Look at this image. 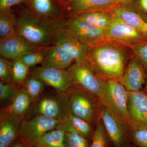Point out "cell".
<instances>
[{"instance_id":"1","label":"cell","mask_w":147,"mask_h":147,"mask_svg":"<svg viewBox=\"0 0 147 147\" xmlns=\"http://www.w3.org/2000/svg\"><path fill=\"white\" fill-rule=\"evenodd\" d=\"M134 56L129 47L106 41L89 48L88 59L101 80L118 81Z\"/></svg>"},{"instance_id":"2","label":"cell","mask_w":147,"mask_h":147,"mask_svg":"<svg viewBox=\"0 0 147 147\" xmlns=\"http://www.w3.org/2000/svg\"><path fill=\"white\" fill-rule=\"evenodd\" d=\"M66 17L54 20L38 16L28 9L16 16L15 30L30 42L40 47L52 45L51 38L55 32L65 28Z\"/></svg>"},{"instance_id":"3","label":"cell","mask_w":147,"mask_h":147,"mask_svg":"<svg viewBox=\"0 0 147 147\" xmlns=\"http://www.w3.org/2000/svg\"><path fill=\"white\" fill-rule=\"evenodd\" d=\"M100 102L129 130L131 123L128 108V92L117 81H102L98 97Z\"/></svg>"},{"instance_id":"4","label":"cell","mask_w":147,"mask_h":147,"mask_svg":"<svg viewBox=\"0 0 147 147\" xmlns=\"http://www.w3.org/2000/svg\"><path fill=\"white\" fill-rule=\"evenodd\" d=\"M70 115L68 94L55 89L43 93L33 102L24 119L40 115L61 120Z\"/></svg>"},{"instance_id":"5","label":"cell","mask_w":147,"mask_h":147,"mask_svg":"<svg viewBox=\"0 0 147 147\" xmlns=\"http://www.w3.org/2000/svg\"><path fill=\"white\" fill-rule=\"evenodd\" d=\"M66 92L69 97L71 115L91 124L97 123L103 106L98 97L75 84Z\"/></svg>"},{"instance_id":"6","label":"cell","mask_w":147,"mask_h":147,"mask_svg":"<svg viewBox=\"0 0 147 147\" xmlns=\"http://www.w3.org/2000/svg\"><path fill=\"white\" fill-rule=\"evenodd\" d=\"M58 120L43 115H36L21 122L18 139L25 146H34L45 133L57 128Z\"/></svg>"},{"instance_id":"7","label":"cell","mask_w":147,"mask_h":147,"mask_svg":"<svg viewBox=\"0 0 147 147\" xmlns=\"http://www.w3.org/2000/svg\"><path fill=\"white\" fill-rule=\"evenodd\" d=\"M65 28L89 48L107 41L105 30L72 16H66Z\"/></svg>"},{"instance_id":"8","label":"cell","mask_w":147,"mask_h":147,"mask_svg":"<svg viewBox=\"0 0 147 147\" xmlns=\"http://www.w3.org/2000/svg\"><path fill=\"white\" fill-rule=\"evenodd\" d=\"M110 28L105 30L107 41L130 47L147 41V36L116 16Z\"/></svg>"},{"instance_id":"9","label":"cell","mask_w":147,"mask_h":147,"mask_svg":"<svg viewBox=\"0 0 147 147\" xmlns=\"http://www.w3.org/2000/svg\"><path fill=\"white\" fill-rule=\"evenodd\" d=\"M65 70L75 85L99 97L102 80L97 76L89 64L74 63Z\"/></svg>"},{"instance_id":"10","label":"cell","mask_w":147,"mask_h":147,"mask_svg":"<svg viewBox=\"0 0 147 147\" xmlns=\"http://www.w3.org/2000/svg\"><path fill=\"white\" fill-rule=\"evenodd\" d=\"M52 45L65 50L73 57L76 63L87 64L89 48L82 43L65 28L55 32L51 38Z\"/></svg>"},{"instance_id":"11","label":"cell","mask_w":147,"mask_h":147,"mask_svg":"<svg viewBox=\"0 0 147 147\" xmlns=\"http://www.w3.org/2000/svg\"><path fill=\"white\" fill-rule=\"evenodd\" d=\"M41 47L29 41L16 30L0 40L1 57L12 60L27 53L39 51Z\"/></svg>"},{"instance_id":"12","label":"cell","mask_w":147,"mask_h":147,"mask_svg":"<svg viewBox=\"0 0 147 147\" xmlns=\"http://www.w3.org/2000/svg\"><path fill=\"white\" fill-rule=\"evenodd\" d=\"M29 74L40 79L45 85L61 91L67 92L74 85L73 80L65 70L40 65L30 69Z\"/></svg>"},{"instance_id":"13","label":"cell","mask_w":147,"mask_h":147,"mask_svg":"<svg viewBox=\"0 0 147 147\" xmlns=\"http://www.w3.org/2000/svg\"><path fill=\"white\" fill-rule=\"evenodd\" d=\"M147 76L140 61L134 56L118 81L128 92L140 91L144 90Z\"/></svg>"},{"instance_id":"14","label":"cell","mask_w":147,"mask_h":147,"mask_svg":"<svg viewBox=\"0 0 147 147\" xmlns=\"http://www.w3.org/2000/svg\"><path fill=\"white\" fill-rule=\"evenodd\" d=\"M39 51L42 57L40 65L44 67L65 70L74 61L69 53L57 45H51L42 47Z\"/></svg>"},{"instance_id":"15","label":"cell","mask_w":147,"mask_h":147,"mask_svg":"<svg viewBox=\"0 0 147 147\" xmlns=\"http://www.w3.org/2000/svg\"><path fill=\"white\" fill-rule=\"evenodd\" d=\"M127 108L132 125L147 126V92H128Z\"/></svg>"},{"instance_id":"16","label":"cell","mask_w":147,"mask_h":147,"mask_svg":"<svg viewBox=\"0 0 147 147\" xmlns=\"http://www.w3.org/2000/svg\"><path fill=\"white\" fill-rule=\"evenodd\" d=\"M22 121L2 110L0 118V147H9L18 139Z\"/></svg>"},{"instance_id":"17","label":"cell","mask_w":147,"mask_h":147,"mask_svg":"<svg viewBox=\"0 0 147 147\" xmlns=\"http://www.w3.org/2000/svg\"><path fill=\"white\" fill-rule=\"evenodd\" d=\"M28 9L38 16L54 20L65 18L64 9L57 0H27Z\"/></svg>"},{"instance_id":"18","label":"cell","mask_w":147,"mask_h":147,"mask_svg":"<svg viewBox=\"0 0 147 147\" xmlns=\"http://www.w3.org/2000/svg\"><path fill=\"white\" fill-rule=\"evenodd\" d=\"M106 132L116 147H121L125 140L128 130L105 107L102 106L100 114Z\"/></svg>"},{"instance_id":"19","label":"cell","mask_w":147,"mask_h":147,"mask_svg":"<svg viewBox=\"0 0 147 147\" xmlns=\"http://www.w3.org/2000/svg\"><path fill=\"white\" fill-rule=\"evenodd\" d=\"M117 5L115 0H72L64 10L68 11L67 16L86 11L111 10Z\"/></svg>"},{"instance_id":"20","label":"cell","mask_w":147,"mask_h":147,"mask_svg":"<svg viewBox=\"0 0 147 147\" xmlns=\"http://www.w3.org/2000/svg\"><path fill=\"white\" fill-rule=\"evenodd\" d=\"M67 16L75 17L105 30L110 28L117 17L111 10L86 11Z\"/></svg>"},{"instance_id":"21","label":"cell","mask_w":147,"mask_h":147,"mask_svg":"<svg viewBox=\"0 0 147 147\" xmlns=\"http://www.w3.org/2000/svg\"><path fill=\"white\" fill-rule=\"evenodd\" d=\"M32 103V100L22 86L9 104L2 109L23 120Z\"/></svg>"},{"instance_id":"22","label":"cell","mask_w":147,"mask_h":147,"mask_svg":"<svg viewBox=\"0 0 147 147\" xmlns=\"http://www.w3.org/2000/svg\"><path fill=\"white\" fill-rule=\"evenodd\" d=\"M57 129L65 132H75L86 139L91 137L92 134L91 124L71 115L67 118L59 120Z\"/></svg>"},{"instance_id":"23","label":"cell","mask_w":147,"mask_h":147,"mask_svg":"<svg viewBox=\"0 0 147 147\" xmlns=\"http://www.w3.org/2000/svg\"><path fill=\"white\" fill-rule=\"evenodd\" d=\"M116 16L147 36V21L139 13L117 5L111 9Z\"/></svg>"},{"instance_id":"24","label":"cell","mask_w":147,"mask_h":147,"mask_svg":"<svg viewBox=\"0 0 147 147\" xmlns=\"http://www.w3.org/2000/svg\"><path fill=\"white\" fill-rule=\"evenodd\" d=\"M65 133L63 130L56 129L42 135L34 146L35 147H64Z\"/></svg>"},{"instance_id":"25","label":"cell","mask_w":147,"mask_h":147,"mask_svg":"<svg viewBox=\"0 0 147 147\" xmlns=\"http://www.w3.org/2000/svg\"><path fill=\"white\" fill-rule=\"evenodd\" d=\"M16 18L11 9L0 10V40L15 32Z\"/></svg>"},{"instance_id":"26","label":"cell","mask_w":147,"mask_h":147,"mask_svg":"<svg viewBox=\"0 0 147 147\" xmlns=\"http://www.w3.org/2000/svg\"><path fill=\"white\" fill-rule=\"evenodd\" d=\"M45 85L40 79L29 74L22 86L33 102L43 93Z\"/></svg>"},{"instance_id":"27","label":"cell","mask_w":147,"mask_h":147,"mask_svg":"<svg viewBox=\"0 0 147 147\" xmlns=\"http://www.w3.org/2000/svg\"><path fill=\"white\" fill-rule=\"evenodd\" d=\"M12 82L23 85L29 75L30 68L17 59L12 60Z\"/></svg>"},{"instance_id":"28","label":"cell","mask_w":147,"mask_h":147,"mask_svg":"<svg viewBox=\"0 0 147 147\" xmlns=\"http://www.w3.org/2000/svg\"><path fill=\"white\" fill-rule=\"evenodd\" d=\"M22 86L13 82L3 83L0 82L1 105H4L5 108L7 107Z\"/></svg>"},{"instance_id":"29","label":"cell","mask_w":147,"mask_h":147,"mask_svg":"<svg viewBox=\"0 0 147 147\" xmlns=\"http://www.w3.org/2000/svg\"><path fill=\"white\" fill-rule=\"evenodd\" d=\"M129 131L135 144L139 147H147V126L132 125Z\"/></svg>"},{"instance_id":"30","label":"cell","mask_w":147,"mask_h":147,"mask_svg":"<svg viewBox=\"0 0 147 147\" xmlns=\"http://www.w3.org/2000/svg\"><path fill=\"white\" fill-rule=\"evenodd\" d=\"M118 5L137 12L147 21V0H126Z\"/></svg>"},{"instance_id":"31","label":"cell","mask_w":147,"mask_h":147,"mask_svg":"<svg viewBox=\"0 0 147 147\" xmlns=\"http://www.w3.org/2000/svg\"><path fill=\"white\" fill-rule=\"evenodd\" d=\"M106 130L100 118L96 123V128L94 132L92 144L90 147H107Z\"/></svg>"},{"instance_id":"32","label":"cell","mask_w":147,"mask_h":147,"mask_svg":"<svg viewBox=\"0 0 147 147\" xmlns=\"http://www.w3.org/2000/svg\"><path fill=\"white\" fill-rule=\"evenodd\" d=\"M64 147H90L86 138L75 132H65Z\"/></svg>"},{"instance_id":"33","label":"cell","mask_w":147,"mask_h":147,"mask_svg":"<svg viewBox=\"0 0 147 147\" xmlns=\"http://www.w3.org/2000/svg\"><path fill=\"white\" fill-rule=\"evenodd\" d=\"M135 57L139 60L147 75V41L129 47Z\"/></svg>"},{"instance_id":"34","label":"cell","mask_w":147,"mask_h":147,"mask_svg":"<svg viewBox=\"0 0 147 147\" xmlns=\"http://www.w3.org/2000/svg\"><path fill=\"white\" fill-rule=\"evenodd\" d=\"M12 62L1 57L0 58V80L3 83H11V81Z\"/></svg>"},{"instance_id":"35","label":"cell","mask_w":147,"mask_h":147,"mask_svg":"<svg viewBox=\"0 0 147 147\" xmlns=\"http://www.w3.org/2000/svg\"><path fill=\"white\" fill-rule=\"evenodd\" d=\"M17 59L28 66L29 68H32L37 65L40 64L42 61V57L39 51L25 54Z\"/></svg>"},{"instance_id":"36","label":"cell","mask_w":147,"mask_h":147,"mask_svg":"<svg viewBox=\"0 0 147 147\" xmlns=\"http://www.w3.org/2000/svg\"><path fill=\"white\" fill-rule=\"evenodd\" d=\"M27 0H0V10L11 9V7L21 3L26 2Z\"/></svg>"},{"instance_id":"37","label":"cell","mask_w":147,"mask_h":147,"mask_svg":"<svg viewBox=\"0 0 147 147\" xmlns=\"http://www.w3.org/2000/svg\"><path fill=\"white\" fill-rule=\"evenodd\" d=\"M25 145L21 139H18L9 147H24Z\"/></svg>"},{"instance_id":"38","label":"cell","mask_w":147,"mask_h":147,"mask_svg":"<svg viewBox=\"0 0 147 147\" xmlns=\"http://www.w3.org/2000/svg\"><path fill=\"white\" fill-rule=\"evenodd\" d=\"M72 0H57L58 2L59 3L61 6L65 9V7Z\"/></svg>"},{"instance_id":"39","label":"cell","mask_w":147,"mask_h":147,"mask_svg":"<svg viewBox=\"0 0 147 147\" xmlns=\"http://www.w3.org/2000/svg\"><path fill=\"white\" fill-rule=\"evenodd\" d=\"M126 0H115L116 3L118 5L120 4L121 3H123Z\"/></svg>"},{"instance_id":"40","label":"cell","mask_w":147,"mask_h":147,"mask_svg":"<svg viewBox=\"0 0 147 147\" xmlns=\"http://www.w3.org/2000/svg\"><path fill=\"white\" fill-rule=\"evenodd\" d=\"M144 91L147 92V76L146 77V84H145L144 88Z\"/></svg>"},{"instance_id":"41","label":"cell","mask_w":147,"mask_h":147,"mask_svg":"<svg viewBox=\"0 0 147 147\" xmlns=\"http://www.w3.org/2000/svg\"><path fill=\"white\" fill-rule=\"evenodd\" d=\"M28 147H35L34 146H33V145H31V146H29Z\"/></svg>"},{"instance_id":"42","label":"cell","mask_w":147,"mask_h":147,"mask_svg":"<svg viewBox=\"0 0 147 147\" xmlns=\"http://www.w3.org/2000/svg\"><path fill=\"white\" fill-rule=\"evenodd\" d=\"M24 147H28V146H25Z\"/></svg>"}]
</instances>
